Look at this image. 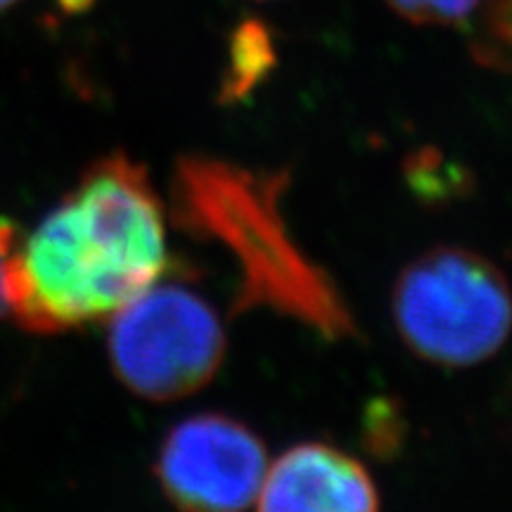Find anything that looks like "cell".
Segmentation results:
<instances>
[{
  "instance_id": "4",
  "label": "cell",
  "mask_w": 512,
  "mask_h": 512,
  "mask_svg": "<svg viewBox=\"0 0 512 512\" xmlns=\"http://www.w3.org/2000/svg\"><path fill=\"white\" fill-rule=\"evenodd\" d=\"M228 337L223 320L192 287L155 280L110 316L107 351L131 394L169 403L200 392L219 373Z\"/></svg>"
},
{
  "instance_id": "2",
  "label": "cell",
  "mask_w": 512,
  "mask_h": 512,
  "mask_svg": "<svg viewBox=\"0 0 512 512\" xmlns=\"http://www.w3.org/2000/svg\"><path fill=\"white\" fill-rule=\"evenodd\" d=\"M287 171H254L226 159L181 157L171 181V219L223 247L238 266L235 311L271 309L318 335L358 337L335 280L292 238L283 214Z\"/></svg>"
},
{
  "instance_id": "8",
  "label": "cell",
  "mask_w": 512,
  "mask_h": 512,
  "mask_svg": "<svg viewBox=\"0 0 512 512\" xmlns=\"http://www.w3.org/2000/svg\"><path fill=\"white\" fill-rule=\"evenodd\" d=\"M271 46H268L264 31H256L252 27L242 29L233 48V64H230V76H226L223 95L228 100L245 95L254 83H259L261 74H266L271 64Z\"/></svg>"
},
{
  "instance_id": "6",
  "label": "cell",
  "mask_w": 512,
  "mask_h": 512,
  "mask_svg": "<svg viewBox=\"0 0 512 512\" xmlns=\"http://www.w3.org/2000/svg\"><path fill=\"white\" fill-rule=\"evenodd\" d=\"M259 510L366 512L380 508V491L366 465L330 444L292 446L266 470Z\"/></svg>"
},
{
  "instance_id": "9",
  "label": "cell",
  "mask_w": 512,
  "mask_h": 512,
  "mask_svg": "<svg viewBox=\"0 0 512 512\" xmlns=\"http://www.w3.org/2000/svg\"><path fill=\"white\" fill-rule=\"evenodd\" d=\"M396 15L420 27L467 24L482 0H384Z\"/></svg>"
},
{
  "instance_id": "5",
  "label": "cell",
  "mask_w": 512,
  "mask_h": 512,
  "mask_svg": "<svg viewBox=\"0 0 512 512\" xmlns=\"http://www.w3.org/2000/svg\"><path fill=\"white\" fill-rule=\"evenodd\" d=\"M266 470L268 451L259 434L221 413L178 422L155 460L159 489L185 510H245L259 498Z\"/></svg>"
},
{
  "instance_id": "10",
  "label": "cell",
  "mask_w": 512,
  "mask_h": 512,
  "mask_svg": "<svg viewBox=\"0 0 512 512\" xmlns=\"http://www.w3.org/2000/svg\"><path fill=\"white\" fill-rule=\"evenodd\" d=\"M19 245L17 228L10 221L0 219V318L12 316V259Z\"/></svg>"
},
{
  "instance_id": "11",
  "label": "cell",
  "mask_w": 512,
  "mask_h": 512,
  "mask_svg": "<svg viewBox=\"0 0 512 512\" xmlns=\"http://www.w3.org/2000/svg\"><path fill=\"white\" fill-rule=\"evenodd\" d=\"M12 3H17V0H0V10H5V8H10Z\"/></svg>"
},
{
  "instance_id": "1",
  "label": "cell",
  "mask_w": 512,
  "mask_h": 512,
  "mask_svg": "<svg viewBox=\"0 0 512 512\" xmlns=\"http://www.w3.org/2000/svg\"><path fill=\"white\" fill-rule=\"evenodd\" d=\"M169 264L166 211L145 166L124 152L83 171L12 259V318L60 335L110 318Z\"/></svg>"
},
{
  "instance_id": "7",
  "label": "cell",
  "mask_w": 512,
  "mask_h": 512,
  "mask_svg": "<svg viewBox=\"0 0 512 512\" xmlns=\"http://www.w3.org/2000/svg\"><path fill=\"white\" fill-rule=\"evenodd\" d=\"M470 19L472 60L496 72H512V0H482Z\"/></svg>"
},
{
  "instance_id": "3",
  "label": "cell",
  "mask_w": 512,
  "mask_h": 512,
  "mask_svg": "<svg viewBox=\"0 0 512 512\" xmlns=\"http://www.w3.org/2000/svg\"><path fill=\"white\" fill-rule=\"evenodd\" d=\"M396 330L422 361L470 368L503 349L512 332V290L501 268L465 247H432L392 292Z\"/></svg>"
}]
</instances>
